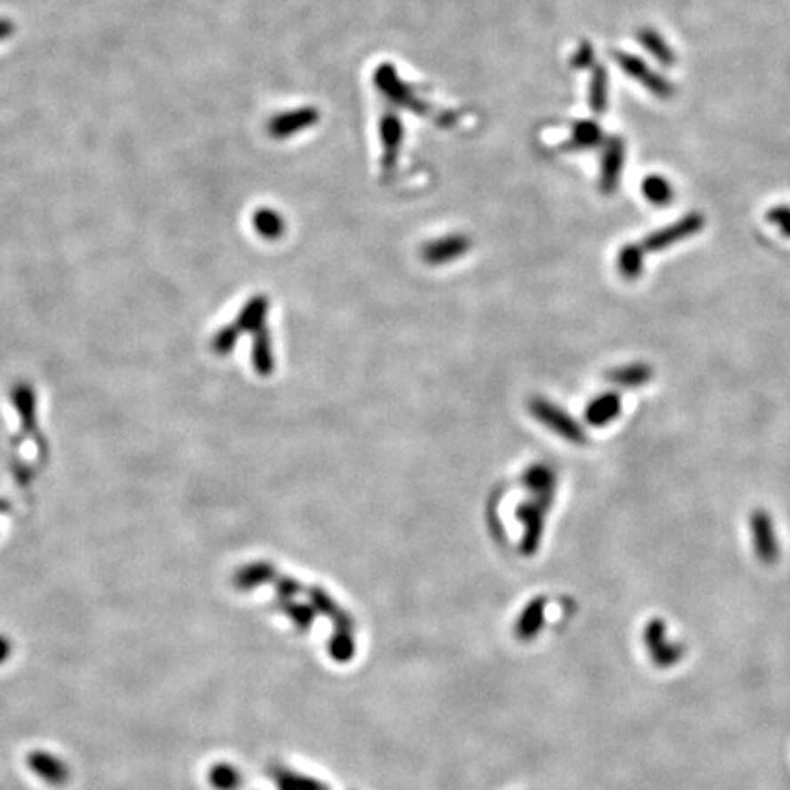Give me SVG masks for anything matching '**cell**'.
Instances as JSON below:
<instances>
[{
  "instance_id": "cell-1",
  "label": "cell",
  "mask_w": 790,
  "mask_h": 790,
  "mask_svg": "<svg viewBox=\"0 0 790 790\" xmlns=\"http://www.w3.org/2000/svg\"><path fill=\"white\" fill-rule=\"evenodd\" d=\"M529 412L536 421H540L544 427L562 435L565 441H569V443L573 445L587 443V434L582 428V425L555 403L544 397H532L529 399Z\"/></svg>"
},
{
  "instance_id": "cell-2",
  "label": "cell",
  "mask_w": 790,
  "mask_h": 790,
  "mask_svg": "<svg viewBox=\"0 0 790 790\" xmlns=\"http://www.w3.org/2000/svg\"><path fill=\"white\" fill-rule=\"evenodd\" d=\"M613 59L617 60V65L622 68L626 76L635 79L650 93H653V96L660 100H670L675 96V84L670 83L665 76L657 74L641 57L626 52H613Z\"/></svg>"
},
{
  "instance_id": "cell-3",
  "label": "cell",
  "mask_w": 790,
  "mask_h": 790,
  "mask_svg": "<svg viewBox=\"0 0 790 790\" xmlns=\"http://www.w3.org/2000/svg\"><path fill=\"white\" fill-rule=\"evenodd\" d=\"M644 646L658 668H672L684 657V646L668 639V626L662 618H651L644 627Z\"/></svg>"
},
{
  "instance_id": "cell-4",
  "label": "cell",
  "mask_w": 790,
  "mask_h": 790,
  "mask_svg": "<svg viewBox=\"0 0 790 790\" xmlns=\"http://www.w3.org/2000/svg\"><path fill=\"white\" fill-rule=\"evenodd\" d=\"M373 83L377 90L381 92L392 105L408 108L418 114H425L428 110V107L416 96L414 90L399 79L397 70L390 65V62H385V65H379L375 68Z\"/></svg>"
},
{
  "instance_id": "cell-5",
  "label": "cell",
  "mask_w": 790,
  "mask_h": 790,
  "mask_svg": "<svg viewBox=\"0 0 790 790\" xmlns=\"http://www.w3.org/2000/svg\"><path fill=\"white\" fill-rule=\"evenodd\" d=\"M706 224L705 214L701 212H688L682 218H679L675 224H670L666 227H662L658 231L650 233L642 242V249L644 252H658L665 251L670 245H675L693 235H698Z\"/></svg>"
},
{
  "instance_id": "cell-6",
  "label": "cell",
  "mask_w": 790,
  "mask_h": 790,
  "mask_svg": "<svg viewBox=\"0 0 790 790\" xmlns=\"http://www.w3.org/2000/svg\"><path fill=\"white\" fill-rule=\"evenodd\" d=\"M750 531L752 542L757 560L765 565H772L779 560V542L774 531V523L767 511L755 509L750 516Z\"/></svg>"
},
{
  "instance_id": "cell-7",
  "label": "cell",
  "mask_w": 790,
  "mask_h": 790,
  "mask_svg": "<svg viewBox=\"0 0 790 790\" xmlns=\"http://www.w3.org/2000/svg\"><path fill=\"white\" fill-rule=\"evenodd\" d=\"M626 157V143L620 136H611L604 141L602 162H600V193L610 196L617 191Z\"/></svg>"
},
{
  "instance_id": "cell-8",
  "label": "cell",
  "mask_w": 790,
  "mask_h": 790,
  "mask_svg": "<svg viewBox=\"0 0 790 790\" xmlns=\"http://www.w3.org/2000/svg\"><path fill=\"white\" fill-rule=\"evenodd\" d=\"M546 509L539 501L527 499L522 501L516 507V518L523 525V536H522V553L532 555L539 551L542 536H544V522H546Z\"/></svg>"
},
{
  "instance_id": "cell-9",
  "label": "cell",
  "mask_w": 790,
  "mask_h": 790,
  "mask_svg": "<svg viewBox=\"0 0 790 790\" xmlns=\"http://www.w3.org/2000/svg\"><path fill=\"white\" fill-rule=\"evenodd\" d=\"M472 240L465 235H449L443 238H435L421 247V259L428 266H443L447 262L458 260L470 251Z\"/></svg>"
},
{
  "instance_id": "cell-10",
  "label": "cell",
  "mask_w": 790,
  "mask_h": 790,
  "mask_svg": "<svg viewBox=\"0 0 790 790\" xmlns=\"http://www.w3.org/2000/svg\"><path fill=\"white\" fill-rule=\"evenodd\" d=\"M379 136H381V143H383L381 167H383L385 176H390L397 167L399 152H401V145H403V138H404L403 123L397 114L387 112L381 117V121H379Z\"/></svg>"
},
{
  "instance_id": "cell-11",
  "label": "cell",
  "mask_w": 790,
  "mask_h": 790,
  "mask_svg": "<svg viewBox=\"0 0 790 790\" xmlns=\"http://www.w3.org/2000/svg\"><path fill=\"white\" fill-rule=\"evenodd\" d=\"M319 117H321L319 110L315 107H302V108L288 110V112L275 116L267 124V131L275 140H286V138H291L306 129H311L313 124L319 123Z\"/></svg>"
},
{
  "instance_id": "cell-12",
  "label": "cell",
  "mask_w": 790,
  "mask_h": 790,
  "mask_svg": "<svg viewBox=\"0 0 790 790\" xmlns=\"http://www.w3.org/2000/svg\"><path fill=\"white\" fill-rule=\"evenodd\" d=\"M522 483L534 496V501H539L546 511H549L556 491V472L553 467L546 463L531 465L523 472Z\"/></svg>"
},
{
  "instance_id": "cell-13",
  "label": "cell",
  "mask_w": 790,
  "mask_h": 790,
  "mask_svg": "<svg viewBox=\"0 0 790 790\" xmlns=\"http://www.w3.org/2000/svg\"><path fill=\"white\" fill-rule=\"evenodd\" d=\"M26 762L31 772L52 786H62L70 779V767L52 752L34 750L28 754Z\"/></svg>"
},
{
  "instance_id": "cell-14",
  "label": "cell",
  "mask_w": 790,
  "mask_h": 790,
  "mask_svg": "<svg viewBox=\"0 0 790 790\" xmlns=\"http://www.w3.org/2000/svg\"><path fill=\"white\" fill-rule=\"evenodd\" d=\"M622 399L617 392H606L594 397L586 408V421L591 427H606L620 416Z\"/></svg>"
},
{
  "instance_id": "cell-15",
  "label": "cell",
  "mask_w": 790,
  "mask_h": 790,
  "mask_svg": "<svg viewBox=\"0 0 790 790\" xmlns=\"http://www.w3.org/2000/svg\"><path fill=\"white\" fill-rule=\"evenodd\" d=\"M604 145V132L602 126H600L596 121L591 119H584V121H577L573 124V131L569 140L562 145V150H589L594 147Z\"/></svg>"
},
{
  "instance_id": "cell-16",
  "label": "cell",
  "mask_w": 790,
  "mask_h": 790,
  "mask_svg": "<svg viewBox=\"0 0 790 790\" xmlns=\"http://www.w3.org/2000/svg\"><path fill=\"white\" fill-rule=\"evenodd\" d=\"M653 368L644 363H634L626 364L620 368H613L606 373V379L610 383L622 387V388H639L651 381Z\"/></svg>"
},
{
  "instance_id": "cell-17",
  "label": "cell",
  "mask_w": 790,
  "mask_h": 790,
  "mask_svg": "<svg viewBox=\"0 0 790 790\" xmlns=\"http://www.w3.org/2000/svg\"><path fill=\"white\" fill-rule=\"evenodd\" d=\"M637 39L644 46V50L658 62V65L670 68L677 62L675 52L672 50V46L666 43L665 37L658 34L657 29H653V28H641L637 31Z\"/></svg>"
},
{
  "instance_id": "cell-18",
  "label": "cell",
  "mask_w": 790,
  "mask_h": 790,
  "mask_svg": "<svg viewBox=\"0 0 790 790\" xmlns=\"http://www.w3.org/2000/svg\"><path fill=\"white\" fill-rule=\"evenodd\" d=\"M269 311V299L264 295L252 297L242 309L238 317V328L245 331L257 333L259 330L266 328V319Z\"/></svg>"
},
{
  "instance_id": "cell-19",
  "label": "cell",
  "mask_w": 790,
  "mask_h": 790,
  "mask_svg": "<svg viewBox=\"0 0 790 790\" xmlns=\"http://www.w3.org/2000/svg\"><path fill=\"white\" fill-rule=\"evenodd\" d=\"M252 366H255L259 375H271L275 370V357H273V346H271V335L267 328H262L255 333L252 339Z\"/></svg>"
},
{
  "instance_id": "cell-20",
  "label": "cell",
  "mask_w": 790,
  "mask_h": 790,
  "mask_svg": "<svg viewBox=\"0 0 790 790\" xmlns=\"http://www.w3.org/2000/svg\"><path fill=\"white\" fill-rule=\"evenodd\" d=\"M252 226L264 240H280L286 233V219L275 209H259L252 216Z\"/></svg>"
},
{
  "instance_id": "cell-21",
  "label": "cell",
  "mask_w": 790,
  "mask_h": 790,
  "mask_svg": "<svg viewBox=\"0 0 790 790\" xmlns=\"http://www.w3.org/2000/svg\"><path fill=\"white\" fill-rule=\"evenodd\" d=\"M644 259L646 252L641 243H626L617 257L620 275L626 280H637L644 271Z\"/></svg>"
},
{
  "instance_id": "cell-22",
  "label": "cell",
  "mask_w": 790,
  "mask_h": 790,
  "mask_svg": "<svg viewBox=\"0 0 790 790\" xmlns=\"http://www.w3.org/2000/svg\"><path fill=\"white\" fill-rule=\"evenodd\" d=\"M641 188H642L644 198L650 203L657 205V207H665V205H668L675 198L674 185L665 176H660V174L646 176L642 185H641Z\"/></svg>"
},
{
  "instance_id": "cell-23",
  "label": "cell",
  "mask_w": 790,
  "mask_h": 790,
  "mask_svg": "<svg viewBox=\"0 0 790 790\" xmlns=\"http://www.w3.org/2000/svg\"><path fill=\"white\" fill-rule=\"evenodd\" d=\"M608 70L606 67H594L589 83V108L594 114H604L608 108Z\"/></svg>"
},
{
  "instance_id": "cell-24",
  "label": "cell",
  "mask_w": 790,
  "mask_h": 790,
  "mask_svg": "<svg viewBox=\"0 0 790 790\" xmlns=\"http://www.w3.org/2000/svg\"><path fill=\"white\" fill-rule=\"evenodd\" d=\"M273 577H275V569L269 563L257 562V563H251V565H245L243 569H240L235 577V582L242 589H251V587H257L264 582H269Z\"/></svg>"
},
{
  "instance_id": "cell-25",
  "label": "cell",
  "mask_w": 790,
  "mask_h": 790,
  "mask_svg": "<svg viewBox=\"0 0 790 790\" xmlns=\"http://www.w3.org/2000/svg\"><path fill=\"white\" fill-rule=\"evenodd\" d=\"M238 772L229 765H216L211 770V783L218 790H233L238 785Z\"/></svg>"
},
{
  "instance_id": "cell-26",
  "label": "cell",
  "mask_w": 790,
  "mask_h": 790,
  "mask_svg": "<svg viewBox=\"0 0 790 790\" xmlns=\"http://www.w3.org/2000/svg\"><path fill=\"white\" fill-rule=\"evenodd\" d=\"M238 333H240L238 326H229V328L219 331L214 339V350L222 355L229 354L238 340Z\"/></svg>"
},
{
  "instance_id": "cell-27",
  "label": "cell",
  "mask_w": 790,
  "mask_h": 790,
  "mask_svg": "<svg viewBox=\"0 0 790 790\" xmlns=\"http://www.w3.org/2000/svg\"><path fill=\"white\" fill-rule=\"evenodd\" d=\"M593 59H594V50H593L591 43L584 41V43H580L577 53L571 57V67L577 70L589 68L593 65Z\"/></svg>"
},
{
  "instance_id": "cell-28",
  "label": "cell",
  "mask_w": 790,
  "mask_h": 790,
  "mask_svg": "<svg viewBox=\"0 0 790 790\" xmlns=\"http://www.w3.org/2000/svg\"><path fill=\"white\" fill-rule=\"evenodd\" d=\"M12 651H13L12 641L6 635H0V665H4V662L10 658Z\"/></svg>"
}]
</instances>
